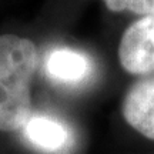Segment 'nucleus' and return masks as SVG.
<instances>
[{"mask_svg":"<svg viewBox=\"0 0 154 154\" xmlns=\"http://www.w3.org/2000/svg\"><path fill=\"white\" fill-rule=\"evenodd\" d=\"M119 60L130 74L149 76L154 73V11L124 30L119 46Z\"/></svg>","mask_w":154,"mask_h":154,"instance_id":"obj_2","label":"nucleus"},{"mask_svg":"<svg viewBox=\"0 0 154 154\" xmlns=\"http://www.w3.org/2000/svg\"><path fill=\"white\" fill-rule=\"evenodd\" d=\"M46 73L54 82L79 84L84 82L93 70V63L87 54L70 47L54 49L46 57Z\"/></svg>","mask_w":154,"mask_h":154,"instance_id":"obj_5","label":"nucleus"},{"mask_svg":"<svg viewBox=\"0 0 154 154\" xmlns=\"http://www.w3.org/2000/svg\"><path fill=\"white\" fill-rule=\"evenodd\" d=\"M111 11H131L147 16L154 11V0H103Z\"/></svg>","mask_w":154,"mask_h":154,"instance_id":"obj_6","label":"nucleus"},{"mask_svg":"<svg viewBox=\"0 0 154 154\" xmlns=\"http://www.w3.org/2000/svg\"><path fill=\"white\" fill-rule=\"evenodd\" d=\"M20 131L32 147L43 153H66L74 143L70 127L47 114H32Z\"/></svg>","mask_w":154,"mask_h":154,"instance_id":"obj_3","label":"nucleus"},{"mask_svg":"<svg viewBox=\"0 0 154 154\" xmlns=\"http://www.w3.org/2000/svg\"><path fill=\"white\" fill-rule=\"evenodd\" d=\"M123 117L141 136L154 140V73L128 88L123 100Z\"/></svg>","mask_w":154,"mask_h":154,"instance_id":"obj_4","label":"nucleus"},{"mask_svg":"<svg viewBox=\"0 0 154 154\" xmlns=\"http://www.w3.org/2000/svg\"><path fill=\"white\" fill-rule=\"evenodd\" d=\"M38 53L32 40L0 36V131H19L32 117L30 83Z\"/></svg>","mask_w":154,"mask_h":154,"instance_id":"obj_1","label":"nucleus"}]
</instances>
